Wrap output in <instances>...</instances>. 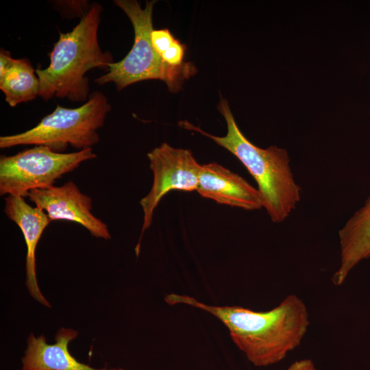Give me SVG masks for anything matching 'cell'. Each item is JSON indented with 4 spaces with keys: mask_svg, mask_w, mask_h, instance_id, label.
I'll return each mask as SVG.
<instances>
[{
    "mask_svg": "<svg viewBox=\"0 0 370 370\" xmlns=\"http://www.w3.org/2000/svg\"><path fill=\"white\" fill-rule=\"evenodd\" d=\"M169 305L186 304L201 309L219 319L248 360L256 367H267L282 360L301 342L309 325L308 312L297 295H288L278 306L256 312L241 306H215L193 297L171 293Z\"/></svg>",
    "mask_w": 370,
    "mask_h": 370,
    "instance_id": "obj_1",
    "label": "cell"
},
{
    "mask_svg": "<svg viewBox=\"0 0 370 370\" xmlns=\"http://www.w3.org/2000/svg\"><path fill=\"white\" fill-rule=\"evenodd\" d=\"M102 10L99 3H94L71 31L60 32L49 53V66L36 69L39 97L44 100L58 97L86 101L90 95L87 73L95 68L107 71L114 62L112 53L103 51L98 42Z\"/></svg>",
    "mask_w": 370,
    "mask_h": 370,
    "instance_id": "obj_2",
    "label": "cell"
},
{
    "mask_svg": "<svg viewBox=\"0 0 370 370\" xmlns=\"http://www.w3.org/2000/svg\"><path fill=\"white\" fill-rule=\"evenodd\" d=\"M218 110L227 124L224 136L206 133L187 121L179 125L208 137L235 156L256 182L263 208L271 221L282 223L301 199V188L294 179L287 151L275 145L262 149L251 143L238 128L226 99L221 97Z\"/></svg>",
    "mask_w": 370,
    "mask_h": 370,
    "instance_id": "obj_3",
    "label": "cell"
},
{
    "mask_svg": "<svg viewBox=\"0 0 370 370\" xmlns=\"http://www.w3.org/2000/svg\"><path fill=\"white\" fill-rule=\"evenodd\" d=\"M156 1H147L144 8L136 0H115L114 3L128 16L134 32L133 46L127 56L111 63L106 73L95 79L99 85L113 82L118 90L144 80L159 79L166 83L169 91L178 92L185 80L197 69L191 62L178 68L166 64L153 47L151 34L153 30L152 15Z\"/></svg>",
    "mask_w": 370,
    "mask_h": 370,
    "instance_id": "obj_4",
    "label": "cell"
},
{
    "mask_svg": "<svg viewBox=\"0 0 370 370\" xmlns=\"http://www.w3.org/2000/svg\"><path fill=\"white\" fill-rule=\"evenodd\" d=\"M110 109L108 98L101 91L92 92L84 104L75 108L57 104L51 113L30 130L1 136L0 148L42 145L58 153H64L69 146L79 151L92 148L99 140L97 131Z\"/></svg>",
    "mask_w": 370,
    "mask_h": 370,
    "instance_id": "obj_5",
    "label": "cell"
},
{
    "mask_svg": "<svg viewBox=\"0 0 370 370\" xmlns=\"http://www.w3.org/2000/svg\"><path fill=\"white\" fill-rule=\"evenodd\" d=\"M97 157L92 148L58 153L36 145L13 156L0 158V195L27 197L34 189L53 186L82 162Z\"/></svg>",
    "mask_w": 370,
    "mask_h": 370,
    "instance_id": "obj_6",
    "label": "cell"
},
{
    "mask_svg": "<svg viewBox=\"0 0 370 370\" xmlns=\"http://www.w3.org/2000/svg\"><path fill=\"white\" fill-rule=\"evenodd\" d=\"M147 158L153 181L149 193L140 200L143 210V223L136 247L138 256L143 235L151 224L155 209L162 198L171 190H197L201 171L200 165L188 149L161 144L149 153Z\"/></svg>",
    "mask_w": 370,
    "mask_h": 370,
    "instance_id": "obj_7",
    "label": "cell"
},
{
    "mask_svg": "<svg viewBox=\"0 0 370 370\" xmlns=\"http://www.w3.org/2000/svg\"><path fill=\"white\" fill-rule=\"evenodd\" d=\"M29 201L44 210L51 221L65 220L77 223L95 237L111 238L108 225L92 213V199L73 181L60 186H51L31 190Z\"/></svg>",
    "mask_w": 370,
    "mask_h": 370,
    "instance_id": "obj_8",
    "label": "cell"
},
{
    "mask_svg": "<svg viewBox=\"0 0 370 370\" xmlns=\"http://www.w3.org/2000/svg\"><path fill=\"white\" fill-rule=\"evenodd\" d=\"M197 191L201 197L221 204L247 210L263 208L258 189L216 162L201 165Z\"/></svg>",
    "mask_w": 370,
    "mask_h": 370,
    "instance_id": "obj_9",
    "label": "cell"
},
{
    "mask_svg": "<svg viewBox=\"0 0 370 370\" xmlns=\"http://www.w3.org/2000/svg\"><path fill=\"white\" fill-rule=\"evenodd\" d=\"M3 212L21 229L27 246L26 281L30 295L45 306L51 307L38 286L36 277V250L45 228L51 222L47 213L38 206H31L24 197L8 195Z\"/></svg>",
    "mask_w": 370,
    "mask_h": 370,
    "instance_id": "obj_10",
    "label": "cell"
},
{
    "mask_svg": "<svg viewBox=\"0 0 370 370\" xmlns=\"http://www.w3.org/2000/svg\"><path fill=\"white\" fill-rule=\"evenodd\" d=\"M78 332L62 328L56 334V343L49 344L43 335L30 334L22 358V370H108L95 369L77 360L69 351V343Z\"/></svg>",
    "mask_w": 370,
    "mask_h": 370,
    "instance_id": "obj_11",
    "label": "cell"
},
{
    "mask_svg": "<svg viewBox=\"0 0 370 370\" xmlns=\"http://www.w3.org/2000/svg\"><path fill=\"white\" fill-rule=\"evenodd\" d=\"M338 237L341 263L332 278L335 285L342 284L356 265L370 258V195L339 230Z\"/></svg>",
    "mask_w": 370,
    "mask_h": 370,
    "instance_id": "obj_12",
    "label": "cell"
},
{
    "mask_svg": "<svg viewBox=\"0 0 370 370\" xmlns=\"http://www.w3.org/2000/svg\"><path fill=\"white\" fill-rule=\"evenodd\" d=\"M0 89L10 107L39 96L40 82L31 62L26 58L14 59L9 51L1 49Z\"/></svg>",
    "mask_w": 370,
    "mask_h": 370,
    "instance_id": "obj_13",
    "label": "cell"
},
{
    "mask_svg": "<svg viewBox=\"0 0 370 370\" xmlns=\"http://www.w3.org/2000/svg\"><path fill=\"white\" fill-rule=\"evenodd\" d=\"M186 49V45L179 40L175 39L160 57L166 64L170 66L175 68L181 67L186 62H184Z\"/></svg>",
    "mask_w": 370,
    "mask_h": 370,
    "instance_id": "obj_14",
    "label": "cell"
},
{
    "mask_svg": "<svg viewBox=\"0 0 370 370\" xmlns=\"http://www.w3.org/2000/svg\"><path fill=\"white\" fill-rule=\"evenodd\" d=\"M286 370H316L313 362L310 359L295 361Z\"/></svg>",
    "mask_w": 370,
    "mask_h": 370,
    "instance_id": "obj_15",
    "label": "cell"
},
{
    "mask_svg": "<svg viewBox=\"0 0 370 370\" xmlns=\"http://www.w3.org/2000/svg\"><path fill=\"white\" fill-rule=\"evenodd\" d=\"M108 370H124V369H123L122 368H113Z\"/></svg>",
    "mask_w": 370,
    "mask_h": 370,
    "instance_id": "obj_16",
    "label": "cell"
},
{
    "mask_svg": "<svg viewBox=\"0 0 370 370\" xmlns=\"http://www.w3.org/2000/svg\"><path fill=\"white\" fill-rule=\"evenodd\" d=\"M369 114H370V111H369Z\"/></svg>",
    "mask_w": 370,
    "mask_h": 370,
    "instance_id": "obj_17",
    "label": "cell"
}]
</instances>
